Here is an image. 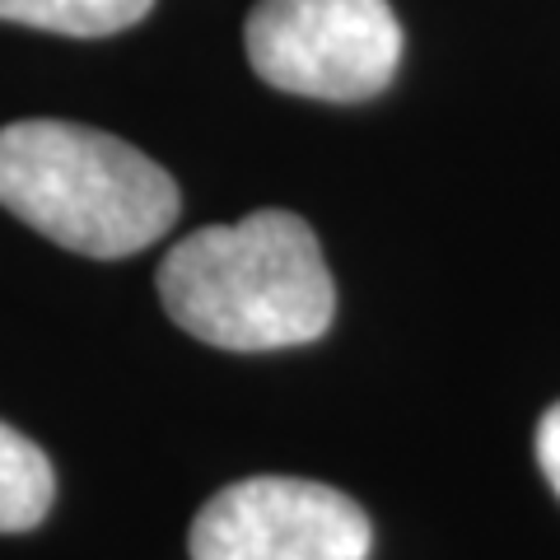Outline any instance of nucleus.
Instances as JSON below:
<instances>
[{"instance_id":"3","label":"nucleus","mask_w":560,"mask_h":560,"mask_svg":"<svg viewBox=\"0 0 560 560\" xmlns=\"http://www.w3.org/2000/svg\"><path fill=\"white\" fill-rule=\"evenodd\" d=\"M243 43L271 90L323 103L374 98L401 66L388 0H257Z\"/></svg>"},{"instance_id":"5","label":"nucleus","mask_w":560,"mask_h":560,"mask_svg":"<svg viewBox=\"0 0 560 560\" xmlns=\"http://www.w3.org/2000/svg\"><path fill=\"white\" fill-rule=\"evenodd\" d=\"M51 495H57V477L47 453L0 420V533L38 528L51 510Z\"/></svg>"},{"instance_id":"6","label":"nucleus","mask_w":560,"mask_h":560,"mask_svg":"<svg viewBox=\"0 0 560 560\" xmlns=\"http://www.w3.org/2000/svg\"><path fill=\"white\" fill-rule=\"evenodd\" d=\"M154 10V0H0V20L61 33V38H113Z\"/></svg>"},{"instance_id":"4","label":"nucleus","mask_w":560,"mask_h":560,"mask_svg":"<svg viewBox=\"0 0 560 560\" xmlns=\"http://www.w3.org/2000/svg\"><path fill=\"white\" fill-rule=\"evenodd\" d=\"M187 547L191 560H370L374 528L337 486L248 477L197 514Z\"/></svg>"},{"instance_id":"2","label":"nucleus","mask_w":560,"mask_h":560,"mask_svg":"<svg viewBox=\"0 0 560 560\" xmlns=\"http://www.w3.org/2000/svg\"><path fill=\"white\" fill-rule=\"evenodd\" d=\"M0 206L80 257H131L173 230L183 191L127 140L33 117L0 131Z\"/></svg>"},{"instance_id":"7","label":"nucleus","mask_w":560,"mask_h":560,"mask_svg":"<svg viewBox=\"0 0 560 560\" xmlns=\"http://www.w3.org/2000/svg\"><path fill=\"white\" fill-rule=\"evenodd\" d=\"M537 463H541V477H547L551 490L560 495V401L537 425Z\"/></svg>"},{"instance_id":"1","label":"nucleus","mask_w":560,"mask_h":560,"mask_svg":"<svg viewBox=\"0 0 560 560\" xmlns=\"http://www.w3.org/2000/svg\"><path fill=\"white\" fill-rule=\"evenodd\" d=\"M160 300L187 337L238 355L308 346L337 318L318 234L290 210L187 234L160 261Z\"/></svg>"}]
</instances>
